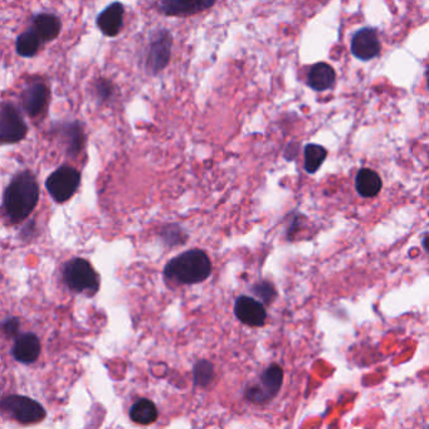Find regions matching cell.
Instances as JSON below:
<instances>
[{
	"instance_id": "1",
	"label": "cell",
	"mask_w": 429,
	"mask_h": 429,
	"mask_svg": "<svg viewBox=\"0 0 429 429\" xmlns=\"http://www.w3.org/2000/svg\"><path fill=\"white\" fill-rule=\"evenodd\" d=\"M38 199L39 187L36 176L31 171H22L6 187L3 207L11 223H19L33 212Z\"/></svg>"
},
{
	"instance_id": "2",
	"label": "cell",
	"mask_w": 429,
	"mask_h": 429,
	"mask_svg": "<svg viewBox=\"0 0 429 429\" xmlns=\"http://www.w3.org/2000/svg\"><path fill=\"white\" fill-rule=\"evenodd\" d=\"M212 273V262L205 252L192 249L168 262L164 276L182 285H194L207 280Z\"/></svg>"
},
{
	"instance_id": "3",
	"label": "cell",
	"mask_w": 429,
	"mask_h": 429,
	"mask_svg": "<svg viewBox=\"0 0 429 429\" xmlns=\"http://www.w3.org/2000/svg\"><path fill=\"white\" fill-rule=\"evenodd\" d=\"M63 280L67 287L77 293L94 295L99 291V281L94 267L85 259H71L63 270Z\"/></svg>"
},
{
	"instance_id": "4",
	"label": "cell",
	"mask_w": 429,
	"mask_h": 429,
	"mask_svg": "<svg viewBox=\"0 0 429 429\" xmlns=\"http://www.w3.org/2000/svg\"><path fill=\"white\" fill-rule=\"evenodd\" d=\"M81 174L72 166H61L53 171L45 180V188L57 203H65L77 192Z\"/></svg>"
},
{
	"instance_id": "5",
	"label": "cell",
	"mask_w": 429,
	"mask_h": 429,
	"mask_svg": "<svg viewBox=\"0 0 429 429\" xmlns=\"http://www.w3.org/2000/svg\"><path fill=\"white\" fill-rule=\"evenodd\" d=\"M1 409L19 423H38L45 418V411L37 401L24 396H8L1 402Z\"/></svg>"
},
{
	"instance_id": "6",
	"label": "cell",
	"mask_w": 429,
	"mask_h": 429,
	"mask_svg": "<svg viewBox=\"0 0 429 429\" xmlns=\"http://www.w3.org/2000/svg\"><path fill=\"white\" fill-rule=\"evenodd\" d=\"M173 37L168 29L156 31L148 45L146 53V71L151 75H158L170 62Z\"/></svg>"
},
{
	"instance_id": "7",
	"label": "cell",
	"mask_w": 429,
	"mask_h": 429,
	"mask_svg": "<svg viewBox=\"0 0 429 429\" xmlns=\"http://www.w3.org/2000/svg\"><path fill=\"white\" fill-rule=\"evenodd\" d=\"M28 126L17 106L3 102L0 109V140L3 143H16L27 136Z\"/></svg>"
},
{
	"instance_id": "8",
	"label": "cell",
	"mask_w": 429,
	"mask_h": 429,
	"mask_svg": "<svg viewBox=\"0 0 429 429\" xmlns=\"http://www.w3.org/2000/svg\"><path fill=\"white\" fill-rule=\"evenodd\" d=\"M282 381H283L282 369L280 365L272 364L261 375V384L248 388L246 396L248 401L259 404L268 402L280 391Z\"/></svg>"
},
{
	"instance_id": "9",
	"label": "cell",
	"mask_w": 429,
	"mask_h": 429,
	"mask_svg": "<svg viewBox=\"0 0 429 429\" xmlns=\"http://www.w3.org/2000/svg\"><path fill=\"white\" fill-rule=\"evenodd\" d=\"M381 44L374 28H362L352 39V52L360 61H370L379 55Z\"/></svg>"
},
{
	"instance_id": "10",
	"label": "cell",
	"mask_w": 429,
	"mask_h": 429,
	"mask_svg": "<svg viewBox=\"0 0 429 429\" xmlns=\"http://www.w3.org/2000/svg\"><path fill=\"white\" fill-rule=\"evenodd\" d=\"M234 314L242 324L252 327L264 326L267 319V311L264 303L249 296H239L237 298Z\"/></svg>"
},
{
	"instance_id": "11",
	"label": "cell",
	"mask_w": 429,
	"mask_h": 429,
	"mask_svg": "<svg viewBox=\"0 0 429 429\" xmlns=\"http://www.w3.org/2000/svg\"><path fill=\"white\" fill-rule=\"evenodd\" d=\"M217 0H158L159 11L169 17H188L207 11Z\"/></svg>"
},
{
	"instance_id": "12",
	"label": "cell",
	"mask_w": 429,
	"mask_h": 429,
	"mask_svg": "<svg viewBox=\"0 0 429 429\" xmlns=\"http://www.w3.org/2000/svg\"><path fill=\"white\" fill-rule=\"evenodd\" d=\"M40 354V342L32 332H26L18 336L11 349V355L22 364H33Z\"/></svg>"
},
{
	"instance_id": "13",
	"label": "cell",
	"mask_w": 429,
	"mask_h": 429,
	"mask_svg": "<svg viewBox=\"0 0 429 429\" xmlns=\"http://www.w3.org/2000/svg\"><path fill=\"white\" fill-rule=\"evenodd\" d=\"M124 6L119 1L112 3L101 11L97 17V27L107 37H116L124 26Z\"/></svg>"
},
{
	"instance_id": "14",
	"label": "cell",
	"mask_w": 429,
	"mask_h": 429,
	"mask_svg": "<svg viewBox=\"0 0 429 429\" xmlns=\"http://www.w3.org/2000/svg\"><path fill=\"white\" fill-rule=\"evenodd\" d=\"M48 99V88L43 82L28 86L22 96L23 109L29 116H37L43 110Z\"/></svg>"
},
{
	"instance_id": "15",
	"label": "cell",
	"mask_w": 429,
	"mask_h": 429,
	"mask_svg": "<svg viewBox=\"0 0 429 429\" xmlns=\"http://www.w3.org/2000/svg\"><path fill=\"white\" fill-rule=\"evenodd\" d=\"M335 82L336 73L334 68L324 62L315 65L311 71L308 72V85L317 92L330 89Z\"/></svg>"
},
{
	"instance_id": "16",
	"label": "cell",
	"mask_w": 429,
	"mask_h": 429,
	"mask_svg": "<svg viewBox=\"0 0 429 429\" xmlns=\"http://www.w3.org/2000/svg\"><path fill=\"white\" fill-rule=\"evenodd\" d=\"M61 21L50 13H40L33 19V31L42 42H50L61 33Z\"/></svg>"
},
{
	"instance_id": "17",
	"label": "cell",
	"mask_w": 429,
	"mask_h": 429,
	"mask_svg": "<svg viewBox=\"0 0 429 429\" xmlns=\"http://www.w3.org/2000/svg\"><path fill=\"white\" fill-rule=\"evenodd\" d=\"M383 187V182L378 173L371 169H362L355 179V188L364 198H373L378 195Z\"/></svg>"
},
{
	"instance_id": "18",
	"label": "cell",
	"mask_w": 429,
	"mask_h": 429,
	"mask_svg": "<svg viewBox=\"0 0 429 429\" xmlns=\"http://www.w3.org/2000/svg\"><path fill=\"white\" fill-rule=\"evenodd\" d=\"M130 418L132 422L143 425L154 423L158 418L156 406L149 399H140L130 409Z\"/></svg>"
},
{
	"instance_id": "19",
	"label": "cell",
	"mask_w": 429,
	"mask_h": 429,
	"mask_svg": "<svg viewBox=\"0 0 429 429\" xmlns=\"http://www.w3.org/2000/svg\"><path fill=\"white\" fill-rule=\"evenodd\" d=\"M62 132L65 135V143L67 145V153L75 156L77 155L83 146L82 126L78 122H70L62 126Z\"/></svg>"
},
{
	"instance_id": "20",
	"label": "cell",
	"mask_w": 429,
	"mask_h": 429,
	"mask_svg": "<svg viewBox=\"0 0 429 429\" xmlns=\"http://www.w3.org/2000/svg\"><path fill=\"white\" fill-rule=\"evenodd\" d=\"M40 42L42 40L33 29L24 32L18 37L17 43H16V50H17L18 55L24 57V58L33 57L38 52Z\"/></svg>"
},
{
	"instance_id": "21",
	"label": "cell",
	"mask_w": 429,
	"mask_h": 429,
	"mask_svg": "<svg viewBox=\"0 0 429 429\" xmlns=\"http://www.w3.org/2000/svg\"><path fill=\"white\" fill-rule=\"evenodd\" d=\"M327 156V151L322 146L316 143H308L305 148V170L308 174H314L322 165Z\"/></svg>"
},
{
	"instance_id": "22",
	"label": "cell",
	"mask_w": 429,
	"mask_h": 429,
	"mask_svg": "<svg viewBox=\"0 0 429 429\" xmlns=\"http://www.w3.org/2000/svg\"><path fill=\"white\" fill-rule=\"evenodd\" d=\"M194 383L195 386H210L213 379V365L208 360H199L193 368Z\"/></svg>"
},
{
	"instance_id": "23",
	"label": "cell",
	"mask_w": 429,
	"mask_h": 429,
	"mask_svg": "<svg viewBox=\"0 0 429 429\" xmlns=\"http://www.w3.org/2000/svg\"><path fill=\"white\" fill-rule=\"evenodd\" d=\"M161 238L168 246L173 247V246H180L183 243H185L188 239V234L183 228L173 224V226L165 227L163 229Z\"/></svg>"
},
{
	"instance_id": "24",
	"label": "cell",
	"mask_w": 429,
	"mask_h": 429,
	"mask_svg": "<svg viewBox=\"0 0 429 429\" xmlns=\"http://www.w3.org/2000/svg\"><path fill=\"white\" fill-rule=\"evenodd\" d=\"M254 295L261 298L264 303H270L276 296L275 287L267 281H262L252 288Z\"/></svg>"
},
{
	"instance_id": "25",
	"label": "cell",
	"mask_w": 429,
	"mask_h": 429,
	"mask_svg": "<svg viewBox=\"0 0 429 429\" xmlns=\"http://www.w3.org/2000/svg\"><path fill=\"white\" fill-rule=\"evenodd\" d=\"M94 94L97 96V99L101 102H105L107 99H110L112 94H114V86H112V83L110 81H107V80H99L97 82H96V86H94Z\"/></svg>"
},
{
	"instance_id": "26",
	"label": "cell",
	"mask_w": 429,
	"mask_h": 429,
	"mask_svg": "<svg viewBox=\"0 0 429 429\" xmlns=\"http://www.w3.org/2000/svg\"><path fill=\"white\" fill-rule=\"evenodd\" d=\"M19 329V320L17 317H9L3 322V330L8 336H14Z\"/></svg>"
},
{
	"instance_id": "27",
	"label": "cell",
	"mask_w": 429,
	"mask_h": 429,
	"mask_svg": "<svg viewBox=\"0 0 429 429\" xmlns=\"http://www.w3.org/2000/svg\"><path fill=\"white\" fill-rule=\"evenodd\" d=\"M423 246L424 248H425V251L429 252V234H427V236L424 237Z\"/></svg>"
},
{
	"instance_id": "28",
	"label": "cell",
	"mask_w": 429,
	"mask_h": 429,
	"mask_svg": "<svg viewBox=\"0 0 429 429\" xmlns=\"http://www.w3.org/2000/svg\"><path fill=\"white\" fill-rule=\"evenodd\" d=\"M427 86H428L429 89V68L427 70Z\"/></svg>"
}]
</instances>
